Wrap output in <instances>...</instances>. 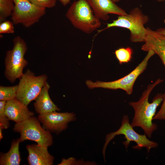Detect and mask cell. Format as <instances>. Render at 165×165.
Wrapping results in <instances>:
<instances>
[{"instance_id": "obj_1", "label": "cell", "mask_w": 165, "mask_h": 165, "mask_svg": "<svg viewBox=\"0 0 165 165\" xmlns=\"http://www.w3.org/2000/svg\"><path fill=\"white\" fill-rule=\"evenodd\" d=\"M163 80L158 79L154 82L149 84L138 101L129 103V105L133 108L134 111V117L130 123L131 126L133 128L141 127L145 134L149 138H151L152 133L157 128V125L153 123L152 120L157 107L163 101V94H157L151 103L148 101L149 97L154 88Z\"/></svg>"}, {"instance_id": "obj_2", "label": "cell", "mask_w": 165, "mask_h": 165, "mask_svg": "<svg viewBox=\"0 0 165 165\" xmlns=\"http://www.w3.org/2000/svg\"><path fill=\"white\" fill-rule=\"evenodd\" d=\"M65 16L74 28L86 34L92 33L101 25L86 0L74 1Z\"/></svg>"}, {"instance_id": "obj_3", "label": "cell", "mask_w": 165, "mask_h": 165, "mask_svg": "<svg viewBox=\"0 0 165 165\" xmlns=\"http://www.w3.org/2000/svg\"><path fill=\"white\" fill-rule=\"evenodd\" d=\"M112 22L107 24L106 27L98 30V33L112 27H119L127 28L130 32V39L133 42H145L147 34V29L144 25L149 20L148 16L144 14L138 8L132 9L129 14L118 16Z\"/></svg>"}, {"instance_id": "obj_4", "label": "cell", "mask_w": 165, "mask_h": 165, "mask_svg": "<svg viewBox=\"0 0 165 165\" xmlns=\"http://www.w3.org/2000/svg\"><path fill=\"white\" fill-rule=\"evenodd\" d=\"M13 41V48L6 52L5 60L4 75L11 83L20 79L24 74V68L28 64L24 57L28 50L25 41L20 36L15 37Z\"/></svg>"}, {"instance_id": "obj_5", "label": "cell", "mask_w": 165, "mask_h": 165, "mask_svg": "<svg viewBox=\"0 0 165 165\" xmlns=\"http://www.w3.org/2000/svg\"><path fill=\"white\" fill-rule=\"evenodd\" d=\"M121 134L124 135L126 139L123 142V144L126 149L131 141L134 142L136 143V145L133 147L134 149L140 150L145 148L148 153L152 148H155L158 146L157 143L149 140L145 134H140L136 132L130 123L128 116L125 115L122 119L120 128L117 131L107 134L105 137V142L102 151L105 161V151L108 144L116 136Z\"/></svg>"}, {"instance_id": "obj_6", "label": "cell", "mask_w": 165, "mask_h": 165, "mask_svg": "<svg viewBox=\"0 0 165 165\" xmlns=\"http://www.w3.org/2000/svg\"><path fill=\"white\" fill-rule=\"evenodd\" d=\"M142 61L132 71L125 76L118 79L108 82L97 81L93 82L90 80H87L86 84L90 89L95 88L116 90L121 89L125 91L129 95L133 92L134 83L138 77L146 69L148 61L155 54L152 50H149Z\"/></svg>"}, {"instance_id": "obj_7", "label": "cell", "mask_w": 165, "mask_h": 165, "mask_svg": "<svg viewBox=\"0 0 165 165\" xmlns=\"http://www.w3.org/2000/svg\"><path fill=\"white\" fill-rule=\"evenodd\" d=\"M13 130L20 134V142L30 140L43 146L48 147L53 144V138L50 132L42 128L40 121L32 116L20 123H16Z\"/></svg>"}, {"instance_id": "obj_8", "label": "cell", "mask_w": 165, "mask_h": 165, "mask_svg": "<svg viewBox=\"0 0 165 165\" xmlns=\"http://www.w3.org/2000/svg\"><path fill=\"white\" fill-rule=\"evenodd\" d=\"M47 79L46 75L36 76L33 72L28 69L20 79L16 98L28 106L31 102L35 100Z\"/></svg>"}, {"instance_id": "obj_9", "label": "cell", "mask_w": 165, "mask_h": 165, "mask_svg": "<svg viewBox=\"0 0 165 165\" xmlns=\"http://www.w3.org/2000/svg\"><path fill=\"white\" fill-rule=\"evenodd\" d=\"M13 1L14 7L11 16L14 24L29 27L38 22L46 13V9L35 6L29 0Z\"/></svg>"}, {"instance_id": "obj_10", "label": "cell", "mask_w": 165, "mask_h": 165, "mask_svg": "<svg viewBox=\"0 0 165 165\" xmlns=\"http://www.w3.org/2000/svg\"><path fill=\"white\" fill-rule=\"evenodd\" d=\"M73 112H52L39 114L38 119L48 130L58 134L65 130L68 124L75 120Z\"/></svg>"}, {"instance_id": "obj_11", "label": "cell", "mask_w": 165, "mask_h": 165, "mask_svg": "<svg viewBox=\"0 0 165 165\" xmlns=\"http://www.w3.org/2000/svg\"><path fill=\"white\" fill-rule=\"evenodd\" d=\"M94 14L100 20H107L109 18L108 14L118 16L127 15L125 11L117 6L112 0H86Z\"/></svg>"}, {"instance_id": "obj_12", "label": "cell", "mask_w": 165, "mask_h": 165, "mask_svg": "<svg viewBox=\"0 0 165 165\" xmlns=\"http://www.w3.org/2000/svg\"><path fill=\"white\" fill-rule=\"evenodd\" d=\"M147 34L145 43L141 49L144 51L152 50L160 57L165 68V35L157 31L147 28Z\"/></svg>"}, {"instance_id": "obj_13", "label": "cell", "mask_w": 165, "mask_h": 165, "mask_svg": "<svg viewBox=\"0 0 165 165\" xmlns=\"http://www.w3.org/2000/svg\"><path fill=\"white\" fill-rule=\"evenodd\" d=\"M16 98L6 101L5 113L9 120L16 123L23 122L34 114Z\"/></svg>"}, {"instance_id": "obj_14", "label": "cell", "mask_w": 165, "mask_h": 165, "mask_svg": "<svg viewBox=\"0 0 165 165\" xmlns=\"http://www.w3.org/2000/svg\"><path fill=\"white\" fill-rule=\"evenodd\" d=\"M26 148L28 155L27 158L30 165H51L54 157L48 152V147L38 144L28 145Z\"/></svg>"}, {"instance_id": "obj_15", "label": "cell", "mask_w": 165, "mask_h": 165, "mask_svg": "<svg viewBox=\"0 0 165 165\" xmlns=\"http://www.w3.org/2000/svg\"><path fill=\"white\" fill-rule=\"evenodd\" d=\"M50 88V86L46 82L35 99L34 106L35 111L39 115L60 110L49 96L48 91Z\"/></svg>"}, {"instance_id": "obj_16", "label": "cell", "mask_w": 165, "mask_h": 165, "mask_svg": "<svg viewBox=\"0 0 165 165\" xmlns=\"http://www.w3.org/2000/svg\"><path fill=\"white\" fill-rule=\"evenodd\" d=\"M20 141L19 138L14 140L11 143L9 151L1 154L0 165H19L21 161L19 145Z\"/></svg>"}, {"instance_id": "obj_17", "label": "cell", "mask_w": 165, "mask_h": 165, "mask_svg": "<svg viewBox=\"0 0 165 165\" xmlns=\"http://www.w3.org/2000/svg\"><path fill=\"white\" fill-rule=\"evenodd\" d=\"M14 7L13 0H0V22L11 16Z\"/></svg>"}, {"instance_id": "obj_18", "label": "cell", "mask_w": 165, "mask_h": 165, "mask_svg": "<svg viewBox=\"0 0 165 165\" xmlns=\"http://www.w3.org/2000/svg\"><path fill=\"white\" fill-rule=\"evenodd\" d=\"M114 53L119 63L121 64L128 63L131 61L133 50L130 47L120 48L116 50Z\"/></svg>"}, {"instance_id": "obj_19", "label": "cell", "mask_w": 165, "mask_h": 165, "mask_svg": "<svg viewBox=\"0 0 165 165\" xmlns=\"http://www.w3.org/2000/svg\"><path fill=\"white\" fill-rule=\"evenodd\" d=\"M18 85L11 86H0V100L8 101L16 98Z\"/></svg>"}, {"instance_id": "obj_20", "label": "cell", "mask_w": 165, "mask_h": 165, "mask_svg": "<svg viewBox=\"0 0 165 165\" xmlns=\"http://www.w3.org/2000/svg\"><path fill=\"white\" fill-rule=\"evenodd\" d=\"M6 101H0V127L6 129L9 127V119L5 113Z\"/></svg>"}, {"instance_id": "obj_21", "label": "cell", "mask_w": 165, "mask_h": 165, "mask_svg": "<svg viewBox=\"0 0 165 165\" xmlns=\"http://www.w3.org/2000/svg\"><path fill=\"white\" fill-rule=\"evenodd\" d=\"M35 6L42 8H51L55 6L57 0H29Z\"/></svg>"}, {"instance_id": "obj_22", "label": "cell", "mask_w": 165, "mask_h": 165, "mask_svg": "<svg viewBox=\"0 0 165 165\" xmlns=\"http://www.w3.org/2000/svg\"><path fill=\"white\" fill-rule=\"evenodd\" d=\"M14 24L12 21L6 20L0 24V34H13L15 31Z\"/></svg>"}, {"instance_id": "obj_23", "label": "cell", "mask_w": 165, "mask_h": 165, "mask_svg": "<svg viewBox=\"0 0 165 165\" xmlns=\"http://www.w3.org/2000/svg\"><path fill=\"white\" fill-rule=\"evenodd\" d=\"M162 102L160 108L158 112L156 114L153 118V120H165V92L163 94Z\"/></svg>"}, {"instance_id": "obj_24", "label": "cell", "mask_w": 165, "mask_h": 165, "mask_svg": "<svg viewBox=\"0 0 165 165\" xmlns=\"http://www.w3.org/2000/svg\"><path fill=\"white\" fill-rule=\"evenodd\" d=\"M90 164V163H87V162H86L82 160V161L80 160L77 161L74 158L72 157H70L67 159H63L61 163L58 164V165H86V164Z\"/></svg>"}, {"instance_id": "obj_25", "label": "cell", "mask_w": 165, "mask_h": 165, "mask_svg": "<svg viewBox=\"0 0 165 165\" xmlns=\"http://www.w3.org/2000/svg\"><path fill=\"white\" fill-rule=\"evenodd\" d=\"M64 6H66L70 2L71 0H57Z\"/></svg>"}, {"instance_id": "obj_26", "label": "cell", "mask_w": 165, "mask_h": 165, "mask_svg": "<svg viewBox=\"0 0 165 165\" xmlns=\"http://www.w3.org/2000/svg\"><path fill=\"white\" fill-rule=\"evenodd\" d=\"M164 22L165 23V20ZM157 31L160 33L165 35V28H160L158 29Z\"/></svg>"}, {"instance_id": "obj_27", "label": "cell", "mask_w": 165, "mask_h": 165, "mask_svg": "<svg viewBox=\"0 0 165 165\" xmlns=\"http://www.w3.org/2000/svg\"><path fill=\"white\" fill-rule=\"evenodd\" d=\"M3 129L1 127H0V140L2 139V138H3V135H2V130Z\"/></svg>"}, {"instance_id": "obj_28", "label": "cell", "mask_w": 165, "mask_h": 165, "mask_svg": "<svg viewBox=\"0 0 165 165\" xmlns=\"http://www.w3.org/2000/svg\"><path fill=\"white\" fill-rule=\"evenodd\" d=\"M115 2H118L120 1V0H112Z\"/></svg>"}, {"instance_id": "obj_29", "label": "cell", "mask_w": 165, "mask_h": 165, "mask_svg": "<svg viewBox=\"0 0 165 165\" xmlns=\"http://www.w3.org/2000/svg\"><path fill=\"white\" fill-rule=\"evenodd\" d=\"M165 1V0H157L158 2H160Z\"/></svg>"}]
</instances>
